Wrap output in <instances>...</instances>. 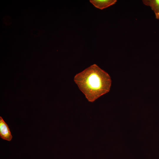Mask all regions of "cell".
<instances>
[{"instance_id":"cell-4","label":"cell","mask_w":159,"mask_h":159,"mask_svg":"<svg viewBox=\"0 0 159 159\" xmlns=\"http://www.w3.org/2000/svg\"><path fill=\"white\" fill-rule=\"evenodd\" d=\"M142 1L145 5L150 7L155 14V18L159 19V0H144Z\"/></svg>"},{"instance_id":"cell-2","label":"cell","mask_w":159,"mask_h":159,"mask_svg":"<svg viewBox=\"0 0 159 159\" xmlns=\"http://www.w3.org/2000/svg\"><path fill=\"white\" fill-rule=\"evenodd\" d=\"M0 136L3 140L10 141L12 138L9 128L1 117H0Z\"/></svg>"},{"instance_id":"cell-3","label":"cell","mask_w":159,"mask_h":159,"mask_svg":"<svg viewBox=\"0 0 159 159\" xmlns=\"http://www.w3.org/2000/svg\"><path fill=\"white\" fill-rule=\"evenodd\" d=\"M90 2L96 8L102 9L115 4L116 0H90Z\"/></svg>"},{"instance_id":"cell-5","label":"cell","mask_w":159,"mask_h":159,"mask_svg":"<svg viewBox=\"0 0 159 159\" xmlns=\"http://www.w3.org/2000/svg\"><path fill=\"white\" fill-rule=\"evenodd\" d=\"M3 21L6 25H9L11 22V19L10 17L6 16L3 18Z\"/></svg>"},{"instance_id":"cell-1","label":"cell","mask_w":159,"mask_h":159,"mask_svg":"<svg viewBox=\"0 0 159 159\" xmlns=\"http://www.w3.org/2000/svg\"><path fill=\"white\" fill-rule=\"evenodd\" d=\"M74 81L90 102L108 92L111 84L109 74L95 64L76 74Z\"/></svg>"}]
</instances>
